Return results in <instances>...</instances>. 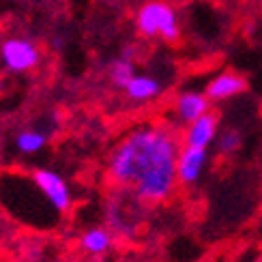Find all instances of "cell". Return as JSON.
<instances>
[{"label":"cell","instance_id":"obj_1","mask_svg":"<svg viewBox=\"0 0 262 262\" xmlns=\"http://www.w3.org/2000/svg\"><path fill=\"white\" fill-rule=\"evenodd\" d=\"M179 140L166 125L138 127L114 148L110 179L144 202H161L179 183Z\"/></svg>","mask_w":262,"mask_h":262},{"label":"cell","instance_id":"obj_2","mask_svg":"<svg viewBox=\"0 0 262 262\" xmlns=\"http://www.w3.org/2000/svg\"><path fill=\"white\" fill-rule=\"evenodd\" d=\"M136 26L140 30V35H144V37L161 35V39H166L170 43L179 41V37H181V26H179L177 11H174L168 3H161V0L146 3L138 11Z\"/></svg>","mask_w":262,"mask_h":262},{"label":"cell","instance_id":"obj_3","mask_svg":"<svg viewBox=\"0 0 262 262\" xmlns=\"http://www.w3.org/2000/svg\"><path fill=\"white\" fill-rule=\"evenodd\" d=\"M32 181H35V185L41 189V193L46 195L48 202L58 213H67L71 209V191H69V185L64 183V179L60 177L58 172L39 168V170L32 172Z\"/></svg>","mask_w":262,"mask_h":262},{"label":"cell","instance_id":"obj_4","mask_svg":"<svg viewBox=\"0 0 262 262\" xmlns=\"http://www.w3.org/2000/svg\"><path fill=\"white\" fill-rule=\"evenodd\" d=\"M3 62L11 71H28L39 62V50L28 39H9L3 46Z\"/></svg>","mask_w":262,"mask_h":262},{"label":"cell","instance_id":"obj_5","mask_svg":"<svg viewBox=\"0 0 262 262\" xmlns=\"http://www.w3.org/2000/svg\"><path fill=\"white\" fill-rule=\"evenodd\" d=\"M206 148H195V146H185L179 152V163H177V174L181 185H193L200 179V174L206 166Z\"/></svg>","mask_w":262,"mask_h":262},{"label":"cell","instance_id":"obj_6","mask_svg":"<svg viewBox=\"0 0 262 262\" xmlns=\"http://www.w3.org/2000/svg\"><path fill=\"white\" fill-rule=\"evenodd\" d=\"M245 89H247V80L243 75H238L234 71H226L209 82V86H206V99L226 101V99H230V97L241 95Z\"/></svg>","mask_w":262,"mask_h":262},{"label":"cell","instance_id":"obj_7","mask_svg":"<svg viewBox=\"0 0 262 262\" xmlns=\"http://www.w3.org/2000/svg\"><path fill=\"white\" fill-rule=\"evenodd\" d=\"M174 112H177L179 121L191 125L204 114H209V99H206V95L200 93H181L177 97V103H174Z\"/></svg>","mask_w":262,"mask_h":262},{"label":"cell","instance_id":"obj_8","mask_svg":"<svg viewBox=\"0 0 262 262\" xmlns=\"http://www.w3.org/2000/svg\"><path fill=\"white\" fill-rule=\"evenodd\" d=\"M217 140V116L215 114H204L195 123H191L185 131V146H195V148H206Z\"/></svg>","mask_w":262,"mask_h":262},{"label":"cell","instance_id":"obj_9","mask_svg":"<svg viewBox=\"0 0 262 262\" xmlns=\"http://www.w3.org/2000/svg\"><path fill=\"white\" fill-rule=\"evenodd\" d=\"M125 91L134 101H150L161 93V84L150 75H134Z\"/></svg>","mask_w":262,"mask_h":262},{"label":"cell","instance_id":"obj_10","mask_svg":"<svg viewBox=\"0 0 262 262\" xmlns=\"http://www.w3.org/2000/svg\"><path fill=\"white\" fill-rule=\"evenodd\" d=\"M80 243H82V247L89 254H103V252L110 249L112 236H110V232H107V230H103V228H93V230L82 234Z\"/></svg>","mask_w":262,"mask_h":262},{"label":"cell","instance_id":"obj_11","mask_svg":"<svg viewBox=\"0 0 262 262\" xmlns=\"http://www.w3.org/2000/svg\"><path fill=\"white\" fill-rule=\"evenodd\" d=\"M15 146L19 152H37L46 146V136L39 134V131H21V134L15 138Z\"/></svg>","mask_w":262,"mask_h":262},{"label":"cell","instance_id":"obj_12","mask_svg":"<svg viewBox=\"0 0 262 262\" xmlns=\"http://www.w3.org/2000/svg\"><path fill=\"white\" fill-rule=\"evenodd\" d=\"M134 71H136V69H134V62H131L127 56H125V58H118V60H114L112 71H110L112 82H114L116 86H121V89H127V84H129L131 78L136 75Z\"/></svg>","mask_w":262,"mask_h":262},{"label":"cell","instance_id":"obj_13","mask_svg":"<svg viewBox=\"0 0 262 262\" xmlns=\"http://www.w3.org/2000/svg\"><path fill=\"white\" fill-rule=\"evenodd\" d=\"M241 134H238L236 129H228L224 131V134L220 136V140H217V148H220L222 155H232V152L238 150V146H241Z\"/></svg>","mask_w":262,"mask_h":262}]
</instances>
